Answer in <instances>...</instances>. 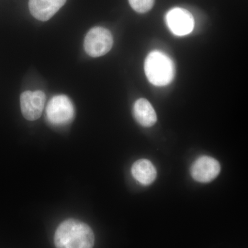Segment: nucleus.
<instances>
[{
  "mask_svg": "<svg viewBox=\"0 0 248 248\" xmlns=\"http://www.w3.org/2000/svg\"><path fill=\"white\" fill-rule=\"evenodd\" d=\"M133 114L137 122L144 127L153 126L157 120L156 112L153 106L147 99L143 98L138 99L135 103Z\"/></svg>",
  "mask_w": 248,
  "mask_h": 248,
  "instance_id": "nucleus-9",
  "label": "nucleus"
},
{
  "mask_svg": "<svg viewBox=\"0 0 248 248\" xmlns=\"http://www.w3.org/2000/svg\"><path fill=\"white\" fill-rule=\"evenodd\" d=\"M113 45V37L105 28L94 27L85 37L84 46L86 53L93 58L103 56L110 51Z\"/></svg>",
  "mask_w": 248,
  "mask_h": 248,
  "instance_id": "nucleus-3",
  "label": "nucleus"
},
{
  "mask_svg": "<svg viewBox=\"0 0 248 248\" xmlns=\"http://www.w3.org/2000/svg\"><path fill=\"white\" fill-rule=\"evenodd\" d=\"M144 70L150 82L156 86H167L175 76L174 62L166 54L159 50L148 54Z\"/></svg>",
  "mask_w": 248,
  "mask_h": 248,
  "instance_id": "nucleus-2",
  "label": "nucleus"
},
{
  "mask_svg": "<svg viewBox=\"0 0 248 248\" xmlns=\"http://www.w3.org/2000/svg\"><path fill=\"white\" fill-rule=\"evenodd\" d=\"M166 24L174 35H188L195 27L193 16L187 10L174 8L170 10L166 16Z\"/></svg>",
  "mask_w": 248,
  "mask_h": 248,
  "instance_id": "nucleus-5",
  "label": "nucleus"
},
{
  "mask_svg": "<svg viewBox=\"0 0 248 248\" xmlns=\"http://www.w3.org/2000/svg\"><path fill=\"white\" fill-rule=\"evenodd\" d=\"M133 177L142 185L148 186L154 182L156 177V170L151 161L140 159L134 163L131 169Z\"/></svg>",
  "mask_w": 248,
  "mask_h": 248,
  "instance_id": "nucleus-10",
  "label": "nucleus"
},
{
  "mask_svg": "<svg viewBox=\"0 0 248 248\" xmlns=\"http://www.w3.org/2000/svg\"><path fill=\"white\" fill-rule=\"evenodd\" d=\"M66 0H29L31 15L38 20L46 22L65 4Z\"/></svg>",
  "mask_w": 248,
  "mask_h": 248,
  "instance_id": "nucleus-8",
  "label": "nucleus"
},
{
  "mask_svg": "<svg viewBox=\"0 0 248 248\" xmlns=\"http://www.w3.org/2000/svg\"><path fill=\"white\" fill-rule=\"evenodd\" d=\"M221 166L217 160L211 156H201L196 160L190 169L191 175L197 182H211L218 175Z\"/></svg>",
  "mask_w": 248,
  "mask_h": 248,
  "instance_id": "nucleus-7",
  "label": "nucleus"
},
{
  "mask_svg": "<svg viewBox=\"0 0 248 248\" xmlns=\"http://www.w3.org/2000/svg\"><path fill=\"white\" fill-rule=\"evenodd\" d=\"M130 6L136 12L145 14L151 11L155 4V0H128Z\"/></svg>",
  "mask_w": 248,
  "mask_h": 248,
  "instance_id": "nucleus-11",
  "label": "nucleus"
},
{
  "mask_svg": "<svg viewBox=\"0 0 248 248\" xmlns=\"http://www.w3.org/2000/svg\"><path fill=\"white\" fill-rule=\"evenodd\" d=\"M46 116L53 125L71 123L75 117V108L71 99L64 94H59L50 99L46 107Z\"/></svg>",
  "mask_w": 248,
  "mask_h": 248,
  "instance_id": "nucleus-4",
  "label": "nucleus"
},
{
  "mask_svg": "<svg viewBox=\"0 0 248 248\" xmlns=\"http://www.w3.org/2000/svg\"><path fill=\"white\" fill-rule=\"evenodd\" d=\"M54 241L56 248H93L94 233L84 222L69 218L57 228Z\"/></svg>",
  "mask_w": 248,
  "mask_h": 248,
  "instance_id": "nucleus-1",
  "label": "nucleus"
},
{
  "mask_svg": "<svg viewBox=\"0 0 248 248\" xmlns=\"http://www.w3.org/2000/svg\"><path fill=\"white\" fill-rule=\"evenodd\" d=\"M46 102L45 93L41 91H25L21 94L20 107L26 120H38L43 112Z\"/></svg>",
  "mask_w": 248,
  "mask_h": 248,
  "instance_id": "nucleus-6",
  "label": "nucleus"
}]
</instances>
